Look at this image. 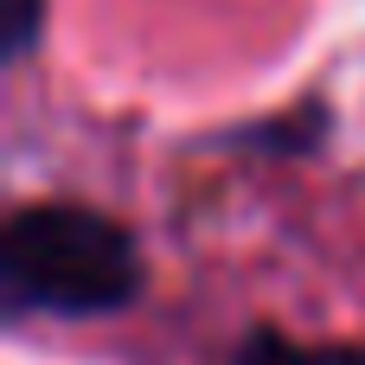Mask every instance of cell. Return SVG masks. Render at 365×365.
Listing matches in <instances>:
<instances>
[{"label":"cell","mask_w":365,"mask_h":365,"mask_svg":"<svg viewBox=\"0 0 365 365\" xmlns=\"http://www.w3.org/2000/svg\"><path fill=\"white\" fill-rule=\"evenodd\" d=\"M231 365H365V340H289L276 327H250Z\"/></svg>","instance_id":"obj_2"},{"label":"cell","mask_w":365,"mask_h":365,"mask_svg":"<svg viewBox=\"0 0 365 365\" xmlns=\"http://www.w3.org/2000/svg\"><path fill=\"white\" fill-rule=\"evenodd\" d=\"M38 32H45V0H6V64L32 58Z\"/></svg>","instance_id":"obj_3"},{"label":"cell","mask_w":365,"mask_h":365,"mask_svg":"<svg viewBox=\"0 0 365 365\" xmlns=\"http://www.w3.org/2000/svg\"><path fill=\"white\" fill-rule=\"evenodd\" d=\"M0 289L13 321L19 314L96 321L141 302L148 263L122 218L77 199H38L0 225Z\"/></svg>","instance_id":"obj_1"}]
</instances>
